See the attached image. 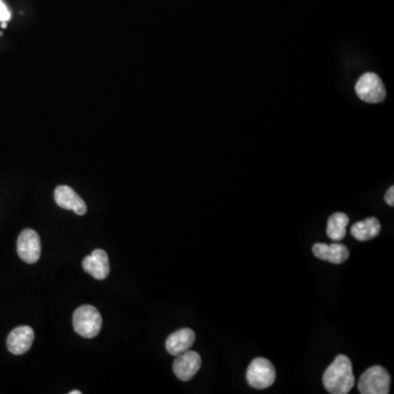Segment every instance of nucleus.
I'll return each instance as SVG.
<instances>
[{
	"label": "nucleus",
	"instance_id": "f257e3e1",
	"mask_svg": "<svg viewBox=\"0 0 394 394\" xmlns=\"http://www.w3.org/2000/svg\"><path fill=\"white\" fill-rule=\"evenodd\" d=\"M323 386L332 394H346L355 386L352 362L345 355H338L323 374Z\"/></svg>",
	"mask_w": 394,
	"mask_h": 394
},
{
	"label": "nucleus",
	"instance_id": "f03ea898",
	"mask_svg": "<svg viewBox=\"0 0 394 394\" xmlns=\"http://www.w3.org/2000/svg\"><path fill=\"white\" fill-rule=\"evenodd\" d=\"M72 324L82 338H94L101 331L102 317L94 305H82L72 315Z\"/></svg>",
	"mask_w": 394,
	"mask_h": 394
},
{
	"label": "nucleus",
	"instance_id": "7ed1b4c3",
	"mask_svg": "<svg viewBox=\"0 0 394 394\" xmlns=\"http://www.w3.org/2000/svg\"><path fill=\"white\" fill-rule=\"evenodd\" d=\"M389 372L381 366H372L362 374L358 390L362 394H388L390 392Z\"/></svg>",
	"mask_w": 394,
	"mask_h": 394
},
{
	"label": "nucleus",
	"instance_id": "20e7f679",
	"mask_svg": "<svg viewBox=\"0 0 394 394\" xmlns=\"http://www.w3.org/2000/svg\"><path fill=\"white\" fill-rule=\"evenodd\" d=\"M355 91L362 101L367 103H380L387 96L383 82L374 72H366L358 79Z\"/></svg>",
	"mask_w": 394,
	"mask_h": 394
},
{
	"label": "nucleus",
	"instance_id": "39448f33",
	"mask_svg": "<svg viewBox=\"0 0 394 394\" xmlns=\"http://www.w3.org/2000/svg\"><path fill=\"white\" fill-rule=\"evenodd\" d=\"M275 379L276 370L269 360L259 357L252 360L246 371V380L252 388L259 390L266 389L271 387Z\"/></svg>",
	"mask_w": 394,
	"mask_h": 394
},
{
	"label": "nucleus",
	"instance_id": "423d86ee",
	"mask_svg": "<svg viewBox=\"0 0 394 394\" xmlns=\"http://www.w3.org/2000/svg\"><path fill=\"white\" fill-rule=\"evenodd\" d=\"M17 252L20 259L27 264H34L41 256V239L33 229H25L18 236Z\"/></svg>",
	"mask_w": 394,
	"mask_h": 394
},
{
	"label": "nucleus",
	"instance_id": "0eeeda50",
	"mask_svg": "<svg viewBox=\"0 0 394 394\" xmlns=\"http://www.w3.org/2000/svg\"><path fill=\"white\" fill-rule=\"evenodd\" d=\"M202 366L200 354L193 350H186L177 355L173 362V372L182 381H190Z\"/></svg>",
	"mask_w": 394,
	"mask_h": 394
},
{
	"label": "nucleus",
	"instance_id": "6e6552de",
	"mask_svg": "<svg viewBox=\"0 0 394 394\" xmlns=\"http://www.w3.org/2000/svg\"><path fill=\"white\" fill-rule=\"evenodd\" d=\"M34 336V331L27 325H21L13 329L8 335V350L13 355L25 354L32 346Z\"/></svg>",
	"mask_w": 394,
	"mask_h": 394
},
{
	"label": "nucleus",
	"instance_id": "1a4fd4ad",
	"mask_svg": "<svg viewBox=\"0 0 394 394\" xmlns=\"http://www.w3.org/2000/svg\"><path fill=\"white\" fill-rule=\"evenodd\" d=\"M55 202L64 210H72L75 214L82 216L87 212V205L72 187L61 185L54 192Z\"/></svg>",
	"mask_w": 394,
	"mask_h": 394
},
{
	"label": "nucleus",
	"instance_id": "9d476101",
	"mask_svg": "<svg viewBox=\"0 0 394 394\" xmlns=\"http://www.w3.org/2000/svg\"><path fill=\"white\" fill-rule=\"evenodd\" d=\"M82 266L87 273L99 281L106 279L110 274L108 256L102 249L94 250L90 255L86 256L82 262Z\"/></svg>",
	"mask_w": 394,
	"mask_h": 394
},
{
	"label": "nucleus",
	"instance_id": "9b49d317",
	"mask_svg": "<svg viewBox=\"0 0 394 394\" xmlns=\"http://www.w3.org/2000/svg\"><path fill=\"white\" fill-rule=\"evenodd\" d=\"M195 342V333L191 329H180L175 331L165 341V348L173 356L182 354L192 348Z\"/></svg>",
	"mask_w": 394,
	"mask_h": 394
},
{
	"label": "nucleus",
	"instance_id": "f8f14e48",
	"mask_svg": "<svg viewBox=\"0 0 394 394\" xmlns=\"http://www.w3.org/2000/svg\"><path fill=\"white\" fill-rule=\"evenodd\" d=\"M313 254L318 259L333 264H342L348 261L350 252L348 248L341 243H315L312 248Z\"/></svg>",
	"mask_w": 394,
	"mask_h": 394
},
{
	"label": "nucleus",
	"instance_id": "ddd939ff",
	"mask_svg": "<svg viewBox=\"0 0 394 394\" xmlns=\"http://www.w3.org/2000/svg\"><path fill=\"white\" fill-rule=\"evenodd\" d=\"M381 231V224L374 217L356 222L350 228V232L355 239L358 241H368L374 239Z\"/></svg>",
	"mask_w": 394,
	"mask_h": 394
},
{
	"label": "nucleus",
	"instance_id": "4468645a",
	"mask_svg": "<svg viewBox=\"0 0 394 394\" xmlns=\"http://www.w3.org/2000/svg\"><path fill=\"white\" fill-rule=\"evenodd\" d=\"M350 218L344 212H335L329 218L326 234L333 241H341L346 236Z\"/></svg>",
	"mask_w": 394,
	"mask_h": 394
},
{
	"label": "nucleus",
	"instance_id": "2eb2a0df",
	"mask_svg": "<svg viewBox=\"0 0 394 394\" xmlns=\"http://www.w3.org/2000/svg\"><path fill=\"white\" fill-rule=\"evenodd\" d=\"M10 17H11V13H10L9 9L4 4L3 0H0V21L7 23V21H9Z\"/></svg>",
	"mask_w": 394,
	"mask_h": 394
},
{
	"label": "nucleus",
	"instance_id": "dca6fc26",
	"mask_svg": "<svg viewBox=\"0 0 394 394\" xmlns=\"http://www.w3.org/2000/svg\"><path fill=\"white\" fill-rule=\"evenodd\" d=\"M384 201L387 203L389 206L393 207L394 205V187H390L389 190L387 191L386 195H384Z\"/></svg>",
	"mask_w": 394,
	"mask_h": 394
},
{
	"label": "nucleus",
	"instance_id": "f3484780",
	"mask_svg": "<svg viewBox=\"0 0 394 394\" xmlns=\"http://www.w3.org/2000/svg\"><path fill=\"white\" fill-rule=\"evenodd\" d=\"M69 394H82V391H78V390H74V391L69 392Z\"/></svg>",
	"mask_w": 394,
	"mask_h": 394
}]
</instances>
